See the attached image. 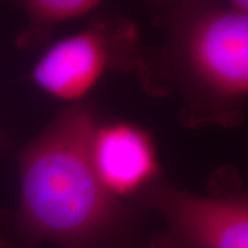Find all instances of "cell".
<instances>
[{"mask_svg":"<svg viewBox=\"0 0 248 248\" xmlns=\"http://www.w3.org/2000/svg\"><path fill=\"white\" fill-rule=\"evenodd\" d=\"M98 119L87 99L68 105L19 151L18 197L0 210V248H143L148 213L110 195L91 166Z\"/></svg>","mask_w":248,"mask_h":248,"instance_id":"obj_1","label":"cell"},{"mask_svg":"<svg viewBox=\"0 0 248 248\" xmlns=\"http://www.w3.org/2000/svg\"><path fill=\"white\" fill-rule=\"evenodd\" d=\"M163 33L142 46L134 75L152 97H174L179 122L190 128H237L248 105L247 0H167L151 3Z\"/></svg>","mask_w":248,"mask_h":248,"instance_id":"obj_2","label":"cell"},{"mask_svg":"<svg viewBox=\"0 0 248 248\" xmlns=\"http://www.w3.org/2000/svg\"><path fill=\"white\" fill-rule=\"evenodd\" d=\"M137 205L164 221V229L145 240L143 248H248V193L231 163L214 171L203 193L163 178Z\"/></svg>","mask_w":248,"mask_h":248,"instance_id":"obj_3","label":"cell"},{"mask_svg":"<svg viewBox=\"0 0 248 248\" xmlns=\"http://www.w3.org/2000/svg\"><path fill=\"white\" fill-rule=\"evenodd\" d=\"M142 46L134 19L97 13L78 32L53 40L40 51L31 81L66 107L79 104L109 73H133Z\"/></svg>","mask_w":248,"mask_h":248,"instance_id":"obj_4","label":"cell"},{"mask_svg":"<svg viewBox=\"0 0 248 248\" xmlns=\"http://www.w3.org/2000/svg\"><path fill=\"white\" fill-rule=\"evenodd\" d=\"M90 161L99 182L116 199L137 205L164 177L153 134L130 120L99 116L89 142Z\"/></svg>","mask_w":248,"mask_h":248,"instance_id":"obj_5","label":"cell"},{"mask_svg":"<svg viewBox=\"0 0 248 248\" xmlns=\"http://www.w3.org/2000/svg\"><path fill=\"white\" fill-rule=\"evenodd\" d=\"M25 24L16 36V47L24 53H40L53 42L57 31L91 18L102 9L101 0H19L14 3Z\"/></svg>","mask_w":248,"mask_h":248,"instance_id":"obj_6","label":"cell"},{"mask_svg":"<svg viewBox=\"0 0 248 248\" xmlns=\"http://www.w3.org/2000/svg\"><path fill=\"white\" fill-rule=\"evenodd\" d=\"M10 146L9 140H7V137L3 134V131L0 130V153H3V152L6 151L7 148Z\"/></svg>","mask_w":248,"mask_h":248,"instance_id":"obj_7","label":"cell"}]
</instances>
